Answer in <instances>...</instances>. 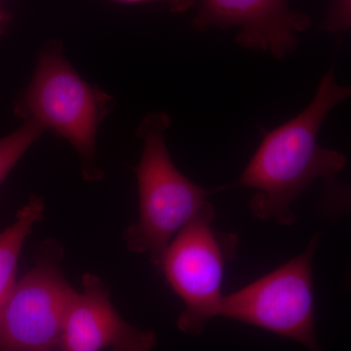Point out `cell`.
I'll return each mask as SVG.
<instances>
[{"instance_id":"1","label":"cell","mask_w":351,"mask_h":351,"mask_svg":"<svg viewBox=\"0 0 351 351\" xmlns=\"http://www.w3.org/2000/svg\"><path fill=\"white\" fill-rule=\"evenodd\" d=\"M348 98L351 85L338 84L332 66L321 80L311 104L294 119L263 132L262 142L239 179L216 191L254 189L249 209L256 219L293 225L295 201L315 180H334L345 168V154L321 147L317 137L329 113Z\"/></svg>"},{"instance_id":"2","label":"cell","mask_w":351,"mask_h":351,"mask_svg":"<svg viewBox=\"0 0 351 351\" xmlns=\"http://www.w3.org/2000/svg\"><path fill=\"white\" fill-rule=\"evenodd\" d=\"M115 99L85 80L64 54L63 43L44 44L29 86L15 113L38 122L45 131L73 145L82 164L83 179L98 182L103 171L97 163V134L112 112Z\"/></svg>"},{"instance_id":"3","label":"cell","mask_w":351,"mask_h":351,"mask_svg":"<svg viewBox=\"0 0 351 351\" xmlns=\"http://www.w3.org/2000/svg\"><path fill=\"white\" fill-rule=\"evenodd\" d=\"M170 126L171 117L164 112L149 113L138 126L137 135L144 144L134 168L138 218L123 233L129 251L147 254L156 265L171 240L216 193L198 186L176 167L166 144Z\"/></svg>"},{"instance_id":"4","label":"cell","mask_w":351,"mask_h":351,"mask_svg":"<svg viewBox=\"0 0 351 351\" xmlns=\"http://www.w3.org/2000/svg\"><path fill=\"white\" fill-rule=\"evenodd\" d=\"M214 206L208 202L175 235L157 267L184 304L178 329L196 335L219 317L226 265L232 260L239 237L214 228Z\"/></svg>"},{"instance_id":"5","label":"cell","mask_w":351,"mask_h":351,"mask_svg":"<svg viewBox=\"0 0 351 351\" xmlns=\"http://www.w3.org/2000/svg\"><path fill=\"white\" fill-rule=\"evenodd\" d=\"M316 233L306 251L237 292L223 297L219 317L274 332L319 350L315 331L313 257L319 246Z\"/></svg>"},{"instance_id":"6","label":"cell","mask_w":351,"mask_h":351,"mask_svg":"<svg viewBox=\"0 0 351 351\" xmlns=\"http://www.w3.org/2000/svg\"><path fill=\"white\" fill-rule=\"evenodd\" d=\"M64 247L54 239L39 246L36 263L0 309V351L59 350L64 321L77 292L62 270Z\"/></svg>"},{"instance_id":"7","label":"cell","mask_w":351,"mask_h":351,"mask_svg":"<svg viewBox=\"0 0 351 351\" xmlns=\"http://www.w3.org/2000/svg\"><path fill=\"white\" fill-rule=\"evenodd\" d=\"M306 14L295 12L289 0H198L191 27L197 32L237 27L235 40L245 49L283 59L297 49V34L311 27Z\"/></svg>"},{"instance_id":"8","label":"cell","mask_w":351,"mask_h":351,"mask_svg":"<svg viewBox=\"0 0 351 351\" xmlns=\"http://www.w3.org/2000/svg\"><path fill=\"white\" fill-rule=\"evenodd\" d=\"M66 314L59 350L149 351L157 346L156 332L138 329L115 311L110 291L99 276L82 277Z\"/></svg>"},{"instance_id":"9","label":"cell","mask_w":351,"mask_h":351,"mask_svg":"<svg viewBox=\"0 0 351 351\" xmlns=\"http://www.w3.org/2000/svg\"><path fill=\"white\" fill-rule=\"evenodd\" d=\"M43 197L32 195L16 214L15 221L0 232V309L16 283L21 251L34 225L43 219Z\"/></svg>"},{"instance_id":"10","label":"cell","mask_w":351,"mask_h":351,"mask_svg":"<svg viewBox=\"0 0 351 351\" xmlns=\"http://www.w3.org/2000/svg\"><path fill=\"white\" fill-rule=\"evenodd\" d=\"M45 132L36 120H25L10 135L0 138V186L18 161Z\"/></svg>"},{"instance_id":"11","label":"cell","mask_w":351,"mask_h":351,"mask_svg":"<svg viewBox=\"0 0 351 351\" xmlns=\"http://www.w3.org/2000/svg\"><path fill=\"white\" fill-rule=\"evenodd\" d=\"M320 207L330 217L351 214V184H339L335 179L326 181Z\"/></svg>"},{"instance_id":"12","label":"cell","mask_w":351,"mask_h":351,"mask_svg":"<svg viewBox=\"0 0 351 351\" xmlns=\"http://www.w3.org/2000/svg\"><path fill=\"white\" fill-rule=\"evenodd\" d=\"M322 27L331 34H341L351 29V0H335Z\"/></svg>"},{"instance_id":"13","label":"cell","mask_w":351,"mask_h":351,"mask_svg":"<svg viewBox=\"0 0 351 351\" xmlns=\"http://www.w3.org/2000/svg\"><path fill=\"white\" fill-rule=\"evenodd\" d=\"M119 3H145V2H163L168 6L172 13L182 14L186 12L195 5V0H113Z\"/></svg>"},{"instance_id":"14","label":"cell","mask_w":351,"mask_h":351,"mask_svg":"<svg viewBox=\"0 0 351 351\" xmlns=\"http://www.w3.org/2000/svg\"><path fill=\"white\" fill-rule=\"evenodd\" d=\"M11 16L8 12L4 10L3 5H2L1 0H0V36L5 32L9 23H10Z\"/></svg>"}]
</instances>
